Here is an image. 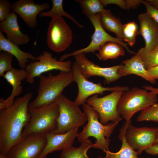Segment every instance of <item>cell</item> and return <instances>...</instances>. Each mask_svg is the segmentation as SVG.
<instances>
[{"mask_svg": "<svg viewBox=\"0 0 158 158\" xmlns=\"http://www.w3.org/2000/svg\"><path fill=\"white\" fill-rule=\"evenodd\" d=\"M32 94L15 100L9 107L0 110V154L6 156L10 149L23 139V129L29 122L28 104Z\"/></svg>", "mask_w": 158, "mask_h": 158, "instance_id": "1", "label": "cell"}, {"mask_svg": "<svg viewBox=\"0 0 158 158\" xmlns=\"http://www.w3.org/2000/svg\"><path fill=\"white\" fill-rule=\"evenodd\" d=\"M39 77L37 95L29 103L28 108L39 107L56 102L63 90L74 81L71 71H61L56 75L50 73Z\"/></svg>", "mask_w": 158, "mask_h": 158, "instance_id": "2", "label": "cell"}, {"mask_svg": "<svg viewBox=\"0 0 158 158\" xmlns=\"http://www.w3.org/2000/svg\"><path fill=\"white\" fill-rule=\"evenodd\" d=\"M82 105L87 116V123L78 134V140L81 143L88 140L89 137H93L96 139L93 148L103 150H109V138L119 121L103 124L99 121L98 114L91 106L86 103Z\"/></svg>", "mask_w": 158, "mask_h": 158, "instance_id": "3", "label": "cell"}, {"mask_svg": "<svg viewBox=\"0 0 158 158\" xmlns=\"http://www.w3.org/2000/svg\"><path fill=\"white\" fill-rule=\"evenodd\" d=\"M28 110L30 118L23 130V138L32 133L46 134L57 128L59 111L56 101L39 107L28 108Z\"/></svg>", "mask_w": 158, "mask_h": 158, "instance_id": "4", "label": "cell"}, {"mask_svg": "<svg viewBox=\"0 0 158 158\" xmlns=\"http://www.w3.org/2000/svg\"><path fill=\"white\" fill-rule=\"evenodd\" d=\"M158 95L137 87L123 92L118 103L117 109L126 121L136 113L142 111L158 101Z\"/></svg>", "mask_w": 158, "mask_h": 158, "instance_id": "5", "label": "cell"}, {"mask_svg": "<svg viewBox=\"0 0 158 158\" xmlns=\"http://www.w3.org/2000/svg\"><path fill=\"white\" fill-rule=\"evenodd\" d=\"M56 101L58 105L59 111L57 119V128L50 133H64L73 129L79 128L87 121L86 114L81 111L79 106L63 93Z\"/></svg>", "mask_w": 158, "mask_h": 158, "instance_id": "6", "label": "cell"}, {"mask_svg": "<svg viewBox=\"0 0 158 158\" xmlns=\"http://www.w3.org/2000/svg\"><path fill=\"white\" fill-rule=\"evenodd\" d=\"M123 92L120 90L114 91L101 97L95 94L88 98L86 102L98 113L99 121L102 124H106L110 121L119 122L122 118L120 117L117 107Z\"/></svg>", "mask_w": 158, "mask_h": 158, "instance_id": "7", "label": "cell"}, {"mask_svg": "<svg viewBox=\"0 0 158 158\" xmlns=\"http://www.w3.org/2000/svg\"><path fill=\"white\" fill-rule=\"evenodd\" d=\"M36 61L31 62L25 69L27 74L26 81L32 83L36 77L43 73L53 70L60 71L71 72L72 64L71 61H60L54 58L51 54L46 51L37 57Z\"/></svg>", "mask_w": 158, "mask_h": 158, "instance_id": "8", "label": "cell"}, {"mask_svg": "<svg viewBox=\"0 0 158 158\" xmlns=\"http://www.w3.org/2000/svg\"><path fill=\"white\" fill-rule=\"evenodd\" d=\"M71 72L74 81L78 85V93L74 101L78 106L85 103L87 99L92 95H102L104 92L107 91L120 90L124 92L129 89L127 86L104 87L101 82L95 83L88 80L83 75L75 62L72 64Z\"/></svg>", "mask_w": 158, "mask_h": 158, "instance_id": "9", "label": "cell"}, {"mask_svg": "<svg viewBox=\"0 0 158 158\" xmlns=\"http://www.w3.org/2000/svg\"><path fill=\"white\" fill-rule=\"evenodd\" d=\"M95 29L94 32L91 37V41L86 47L77 50L74 52L65 54L59 60L63 61L66 59L81 53H94L106 43L112 42L118 43L125 48L129 53L135 54V53L129 49L127 44L116 37H113L108 33L102 26L99 20V13L88 17Z\"/></svg>", "mask_w": 158, "mask_h": 158, "instance_id": "10", "label": "cell"}, {"mask_svg": "<svg viewBox=\"0 0 158 158\" xmlns=\"http://www.w3.org/2000/svg\"><path fill=\"white\" fill-rule=\"evenodd\" d=\"M72 31L63 17L52 18L47 34V44L52 51L60 53L65 51L73 41Z\"/></svg>", "mask_w": 158, "mask_h": 158, "instance_id": "11", "label": "cell"}, {"mask_svg": "<svg viewBox=\"0 0 158 158\" xmlns=\"http://www.w3.org/2000/svg\"><path fill=\"white\" fill-rule=\"evenodd\" d=\"M47 141L45 134H30L13 147L6 156L8 158H39Z\"/></svg>", "mask_w": 158, "mask_h": 158, "instance_id": "12", "label": "cell"}, {"mask_svg": "<svg viewBox=\"0 0 158 158\" xmlns=\"http://www.w3.org/2000/svg\"><path fill=\"white\" fill-rule=\"evenodd\" d=\"M86 54L81 53L74 56L75 62L81 73L86 79L97 76L104 78V82L110 84L121 77L117 73L119 65L108 67H102L94 63L87 57Z\"/></svg>", "mask_w": 158, "mask_h": 158, "instance_id": "13", "label": "cell"}, {"mask_svg": "<svg viewBox=\"0 0 158 158\" xmlns=\"http://www.w3.org/2000/svg\"><path fill=\"white\" fill-rule=\"evenodd\" d=\"M127 127L125 137L128 145L141 154L143 150L155 143L158 134V127H137L131 124Z\"/></svg>", "mask_w": 158, "mask_h": 158, "instance_id": "14", "label": "cell"}, {"mask_svg": "<svg viewBox=\"0 0 158 158\" xmlns=\"http://www.w3.org/2000/svg\"><path fill=\"white\" fill-rule=\"evenodd\" d=\"M50 7L48 2L38 4L32 0H19L11 4V10L18 14L28 27L33 29L37 25V15Z\"/></svg>", "mask_w": 158, "mask_h": 158, "instance_id": "15", "label": "cell"}, {"mask_svg": "<svg viewBox=\"0 0 158 158\" xmlns=\"http://www.w3.org/2000/svg\"><path fill=\"white\" fill-rule=\"evenodd\" d=\"M78 129L75 128L62 134H46L47 144L39 157L47 156L54 151H62L72 146L79 134Z\"/></svg>", "mask_w": 158, "mask_h": 158, "instance_id": "16", "label": "cell"}, {"mask_svg": "<svg viewBox=\"0 0 158 158\" xmlns=\"http://www.w3.org/2000/svg\"><path fill=\"white\" fill-rule=\"evenodd\" d=\"M138 18L139 34L145 40L144 47L152 51L158 46V23L147 12L139 14Z\"/></svg>", "mask_w": 158, "mask_h": 158, "instance_id": "17", "label": "cell"}, {"mask_svg": "<svg viewBox=\"0 0 158 158\" xmlns=\"http://www.w3.org/2000/svg\"><path fill=\"white\" fill-rule=\"evenodd\" d=\"M0 31L6 33L7 39L18 45L26 44L30 40L27 35L21 31L17 15L12 11L10 12L4 20L0 22Z\"/></svg>", "mask_w": 158, "mask_h": 158, "instance_id": "18", "label": "cell"}, {"mask_svg": "<svg viewBox=\"0 0 158 158\" xmlns=\"http://www.w3.org/2000/svg\"><path fill=\"white\" fill-rule=\"evenodd\" d=\"M27 74L25 69L13 68L6 72L4 77L12 87L10 95L5 99L0 100V110L6 108L11 106L15 100L14 98L20 95L23 91L21 82L25 79Z\"/></svg>", "mask_w": 158, "mask_h": 158, "instance_id": "19", "label": "cell"}, {"mask_svg": "<svg viewBox=\"0 0 158 158\" xmlns=\"http://www.w3.org/2000/svg\"><path fill=\"white\" fill-rule=\"evenodd\" d=\"M117 73L121 77L130 74L136 75L151 83H156V80L145 68L141 58L137 54L131 58L123 61L119 65Z\"/></svg>", "mask_w": 158, "mask_h": 158, "instance_id": "20", "label": "cell"}, {"mask_svg": "<svg viewBox=\"0 0 158 158\" xmlns=\"http://www.w3.org/2000/svg\"><path fill=\"white\" fill-rule=\"evenodd\" d=\"M7 52L17 59L21 68L25 69L27 66V63L30 59L36 61L37 57L31 53L21 51L18 45L14 43L6 38L2 32L0 31V51Z\"/></svg>", "mask_w": 158, "mask_h": 158, "instance_id": "21", "label": "cell"}, {"mask_svg": "<svg viewBox=\"0 0 158 158\" xmlns=\"http://www.w3.org/2000/svg\"><path fill=\"white\" fill-rule=\"evenodd\" d=\"M131 120L126 121L121 128L119 135V139L122 141V145L120 150L116 152L110 151L109 150H104L106 155L104 157L99 156L98 158H145L139 157L140 155L138 151L133 150L127 143L125 137L126 131Z\"/></svg>", "mask_w": 158, "mask_h": 158, "instance_id": "22", "label": "cell"}, {"mask_svg": "<svg viewBox=\"0 0 158 158\" xmlns=\"http://www.w3.org/2000/svg\"><path fill=\"white\" fill-rule=\"evenodd\" d=\"M101 25L105 30L114 33L116 37L123 41V25L120 19L113 15L110 10L104 9L99 13Z\"/></svg>", "mask_w": 158, "mask_h": 158, "instance_id": "23", "label": "cell"}, {"mask_svg": "<svg viewBox=\"0 0 158 158\" xmlns=\"http://www.w3.org/2000/svg\"><path fill=\"white\" fill-rule=\"evenodd\" d=\"M99 52L96 54L100 60L115 59L120 56H124L125 51L123 47L119 44L112 42H108L99 49Z\"/></svg>", "mask_w": 158, "mask_h": 158, "instance_id": "24", "label": "cell"}, {"mask_svg": "<svg viewBox=\"0 0 158 158\" xmlns=\"http://www.w3.org/2000/svg\"><path fill=\"white\" fill-rule=\"evenodd\" d=\"M52 7L50 10L42 11L39 14L40 18L50 17L52 18L66 17L74 22L79 27L83 28L84 27L78 23L71 14L65 12L63 9V0H52Z\"/></svg>", "mask_w": 158, "mask_h": 158, "instance_id": "25", "label": "cell"}, {"mask_svg": "<svg viewBox=\"0 0 158 158\" xmlns=\"http://www.w3.org/2000/svg\"><path fill=\"white\" fill-rule=\"evenodd\" d=\"M94 143L88 139L81 142L80 146L75 147L72 146L62 151L60 158H91L87 154L90 148L93 147Z\"/></svg>", "mask_w": 158, "mask_h": 158, "instance_id": "26", "label": "cell"}, {"mask_svg": "<svg viewBox=\"0 0 158 158\" xmlns=\"http://www.w3.org/2000/svg\"><path fill=\"white\" fill-rule=\"evenodd\" d=\"M80 6L83 13L88 17L100 13L104 6L99 0H76Z\"/></svg>", "mask_w": 158, "mask_h": 158, "instance_id": "27", "label": "cell"}, {"mask_svg": "<svg viewBox=\"0 0 158 158\" xmlns=\"http://www.w3.org/2000/svg\"><path fill=\"white\" fill-rule=\"evenodd\" d=\"M136 54L140 56L147 70L158 65V46L150 51L142 47Z\"/></svg>", "mask_w": 158, "mask_h": 158, "instance_id": "28", "label": "cell"}, {"mask_svg": "<svg viewBox=\"0 0 158 158\" xmlns=\"http://www.w3.org/2000/svg\"><path fill=\"white\" fill-rule=\"evenodd\" d=\"M122 32L123 41L127 42L130 46H133L135 42L136 36L139 34L136 23L132 21L123 24Z\"/></svg>", "mask_w": 158, "mask_h": 158, "instance_id": "29", "label": "cell"}, {"mask_svg": "<svg viewBox=\"0 0 158 158\" xmlns=\"http://www.w3.org/2000/svg\"><path fill=\"white\" fill-rule=\"evenodd\" d=\"M137 120L139 122L151 121L158 123V103H156L141 111Z\"/></svg>", "mask_w": 158, "mask_h": 158, "instance_id": "30", "label": "cell"}, {"mask_svg": "<svg viewBox=\"0 0 158 158\" xmlns=\"http://www.w3.org/2000/svg\"><path fill=\"white\" fill-rule=\"evenodd\" d=\"M0 76H4L5 73L11 70L13 56L3 51H0Z\"/></svg>", "mask_w": 158, "mask_h": 158, "instance_id": "31", "label": "cell"}, {"mask_svg": "<svg viewBox=\"0 0 158 158\" xmlns=\"http://www.w3.org/2000/svg\"><path fill=\"white\" fill-rule=\"evenodd\" d=\"M10 3L7 0H0V21L4 20L11 10Z\"/></svg>", "mask_w": 158, "mask_h": 158, "instance_id": "32", "label": "cell"}, {"mask_svg": "<svg viewBox=\"0 0 158 158\" xmlns=\"http://www.w3.org/2000/svg\"><path fill=\"white\" fill-rule=\"evenodd\" d=\"M104 6L109 4H114L118 5L121 8L129 9L128 0H100Z\"/></svg>", "mask_w": 158, "mask_h": 158, "instance_id": "33", "label": "cell"}, {"mask_svg": "<svg viewBox=\"0 0 158 158\" xmlns=\"http://www.w3.org/2000/svg\"><path fill=\"white\" fill-rule=\"evenodd\" d=\"M141 3L145 6L147 13L158 23V10L151 6L147 0H142Z\"/></svg>", "mask_w": 158, "mask_h": 158, "instance_id": "34", "label": "cell"}, {"mask_svg": "<svg viewBox=\"0 0 158 158\" xmlns=\"http://www.w3.org/2000/svg\"><path fill=\"white\" fill-rule=\"evenodd\" d=\"M145 151L147 154L157 155L158 154V142L155 143L152 146L146 149Z\"/></svg>", "mask_w": 158, "mask_h": 158, "instance_id": "35", "label": "cell"}, {"mask_svg": "<svg viewBox=\"0 0 158 158\" xmlns=\"http://www.w3.org/2000/svg\"><path fill=\"white\" fill-rule=\"evenodd\" d=\"M147 70L155 80L158 79V65L151 67Z\"/></svg>", "mask_w": 158, "mask_h": 158, "instance_id": "36", "label": "cell"}, {"mask_svg": "<svg viewBox=\"0 0 158 158\" xmlns=\"http://www.w3.org/2000/svg\"><path fill=\"white\" fill-rule=\"evenodd\" d=\"M143 87L147 91H149L152 93L158 95V87L154 88L149 86H144Z\"/></svg>", "mask_w": 158, "mask_h": 158, "instance_id": "37", "label": "cell"}, {"mask_svg": "<svg viewBox=\"0 0 158 158\" xmlns=\"http://www.w3.org/2000/svg\"><path fill=\"white\" fill-rule=\"evenodd\" d=\"M147 1L153 7L158 10V0H147Z\"/></svg>", "mask_w": 158, "mask_h": 158, "instance_id": "38", "label": "cell"}, {"mask_svg": "<svg viewBox=\"0 0 158 158\" xmlns=\"http://www.w3.org/2000/svg\"><path fill=\"white\" fill-rule=\"evenodd\" d=\"M0 158H8V157L6 156L0 154Z\"/></svg>", "mask_w": 158, "mask_h": 158, "instance_id": "39", "label": "cell"}, {"mask_svg": "<svg viewBox=\"0 0 158 158\" xmlns=\"http://www.w3.org/2000/svg\"><path fill=\"white\" fill-rule=\"evenodd\" d=\"M157 142H158V135H157V139H156V140L155 143H157Z\"/></svg>", "mask_w": 158, "mask_h": 158, "instance_id": "40", "label": "cell"}, {"mask_svg": "<svg viewBox=\"0 0 158 158\" xmlns=\"http://www.w3.org/2000/svg\"><path fill=\"white\" fill-rule=\"evenodd\" d=\"M47 156H45L43 157H40L39 158H46Z\"/></svg>", "mask_w": 158, "mask_h": 158, "instance_id": "41", "label": "cell"}]
</instances>
